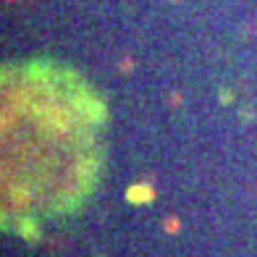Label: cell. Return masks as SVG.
Here are the masks:
<instances>
[{
  "label": "cell",
  "instance_id": "1",
  "mask_svg": "<svg viewBox=\"0 0 257 257\" xmlns=\"http://www.w3.org/2000/svg\"><path fill=\"white\" fill-rule=\"evenodd\" d=\"M108 108L76 68L27 58L0 74V218L3 231L37 236L79 215L105 163Z\"/></svg>",
  "mask_w": 257,
  "mask_h": 257
}]
</instances>
